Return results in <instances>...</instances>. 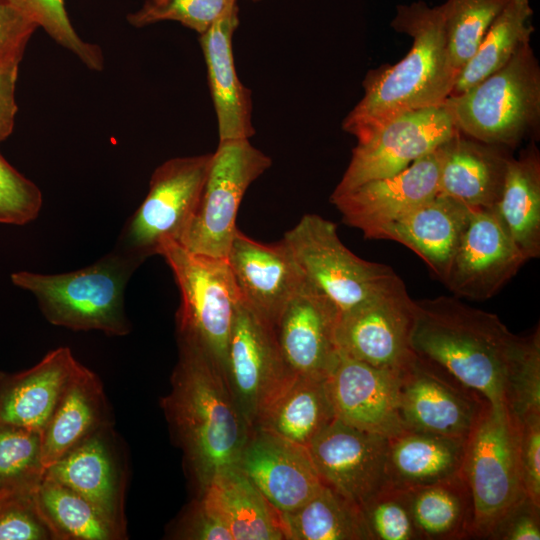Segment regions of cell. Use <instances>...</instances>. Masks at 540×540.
I'll use <instances>...</instances> for the list:
<instances>
[{
  "label": "cell",
  "instance_id": "cell-8",
  "mask_svg": "<svg viewBox=\"0 0 540 540\" xmlns=\"http://www.w3.org/2000/svg\"><path fill=\"white\" fill-rule=\"evenodd\" d=\"M213 153L171 158L151 175L148 193L124 225L118 252L140 265L169 241L181 242L206 181Z\"/></svg>",
  "mask_w": 540,
  "mask_h": 540
},
{
  "label": "cell",
  "instance_id": "cell-46",
  "mask_svg": "<svg viewBox=\"0 0 540 540\" xmlns=\"http://www.w3.org/2000/svg\"><path fill=\"white\" fill-rule=\"evenodd\" d=\"M173 537L186 540H233L228 528L199 497L178 520Z\"/></svg>",
  "mask_w": 540,
  "mask_h": 540
},
{
  "label": "cell",
  "instance_id": "cell-24",
  "mask_svg": "<svg viewBox=\"0 0 540 540\" xmlns=\"http://www.w3.org/2000/svg\"><path fill=\"white\" fill-rule=\"evenodd\" d=\"M79 362L68 347L48 352L35 366L0 375V425L42 435Z\"/></svg>",
  "mask_w": 540,
  "mask_h": 540
},
{
  "label": "cell",
  "instance_id": "cell-17",
  "mask_svg": "<svg viewBox=\"0 0 540 540\" xmlns=\"http://www.w3.org/2000/svg\"><path fill=\"white\" fill-rule=\"evenodd\" d=\"M441 146L399 173L332 193L330 201L347 225L374 239L383 227L439 193Z\"/></svg>",
  "mask_w": 540,
  "mask_h": 540
},
{
  "label": "cell",
  "instance_id": "cell-47",
  "mask_svg": "<svg viewBox=\"0 0 540 540\" xmlns=\"http://www.w3.org/2000/svg\"><path fill=\"white\" fill-rule=\"evenodd\" d=\"M38 27L16 8L0 0V64L22 56L27 43Z\"/></svg>",
  "mask_w": 540,
  "mask_h": 540
},
{
  "label": "cell",
  "instance_id": "cell-5",
  "mask_svg": "<svg viewBox=\"0 0 540 540\" xmlns=\"http://www.w3.org/2000/svg\"><path fill=\"white\" fill-rule=\"evenodd\" d=\"M456 129L478 141L514 148L540 122V67L529 44L503 67L444 102Z\"/></svg>",
  "mask_w": 540,
  "mask_h": 540
},
{
  "label": "cell",
  "instance_id": "cell-12",
  "mask_svg": "<svg viewBox=\"0 0 540 540\" xmlns=\"http://www.w3.org/2000/svg\"><path fill=\"white\" fill-rule=\"evenodd\" d=\"M457 131L444 104L398 114L357 140L333 193L394 175L431 153Z\"/></svg>",
  "mask_w": 540,
  "mask_h": 540
},
{
  "label": "cell",
  "instance_id": "cell-44",
  "mask_svg": "<svg viewBox=\"0 0 540 540\" xmlns=\"http://www.w3.org/2000/svg\"><path fill=\"white\" fill-rule=\"evenodd\" d=\"M518 420V449L524 492L540 506V411Z\"/></svg>",
  "mask_w": 540,
  "mask_h": 540
},
{
  "label": "cell",
  "instance_id": "cell-33",
  "mask_svg": "<svg viewBox=\"0 0 540 540\" xmlns=\"http://www.w3.org/2000/svg\"><path fill=\"white\" fill-rule=\"evenodd\" d=\"M280 520L286 540H373L362 508L325 483Z\"/></svg>",
  "mask_w": 540,
  "mask_h": 540
},
{
  "label": "cell",
  "instance_id": "cell-34",
  "mask_svg": "<svg viewBox=\"0 0 540 540\" xmlns=\"http://www.w3.org/2000/svg\"><path fill=\"white\" fill-rule=\"evenodd\" d=\"M529 0H509L494 19L476 52L457 74L450 96L457 95L503 67L534 32Z\"/></svg>",
  "mask_w": 540,
  "mask_h": 540
},
{
  "label": "cell",
  "instance_id": "cell-31",
  "mask_svg": "<svg viewBox=\"0 0 540 540\" xmlns=\"http://www.w3.org/2000/svg\"><path fill=\"white\" fill-rule=\"evenodd\" d=\"M335 419L327 379L296 376L255 428L307 447Z\"/></svg>",
  "mask_w": 540,
  "mask_h": 540
},
{
  "label": "cell",
  "instance_id": "cell-3",
  "mask_svg": "<svg viewBox=\"0 0 540 540\" xmlns=\"http://www.w3.org/2000/svg\"><path fill=\"white\" fill-rule=\"evenodd\" d=\"M521 340L496 314L455 296L414 300L412 351L493 406L506 407L507 376Z\"/></svg>",
  "mask_w": 540,
  "mask_h": 540
},
{
  "label": "cell",
  "instance_id": "cell-16",
  "mask_svg": "<svg viewBox=\"0 0 540 540\" xmlns=\"http://www.w3.org/2000/svg\"><path fill=\"white\" fill-rule=\"evenodd\" d=\"M388 441L336 418L306 448L322 481L362 508L388 484Z\"/></svg>",
  "mask_w": 540,
  "mask_h": 540
},
{
  "label": "cell",
  "instance_id": "cell-25",
  "mask_svg": "<svg viewBox=\"0 0 540 540\" xmlns=\"http://www.w3.org/2000/svg\"><path fill=\"white\" fill-rule=\"evenodd\" d=\"M441 148L439 193L470 208H494L511 158L506 148L478 141L458 130Z\"/></svg>",
  "mask_w": 540,
  "mask_h": 540
},
{
  "label": "cell",
  "instance_id": "cell-40",
  "mask_svg": "<svg viewBox=\"0 0 540 540\" xmlns=\"http://www.w3.org/2000/svg\"><path fill=\"white\" fill-rule=\"evenodd\" d=\"M505 404L517 419L540 411V331L522 337L511 363L506 383Z\"/></svg>",
  "mask_w": 540,
  "mask_h": 540
},
{
  "label": "cell",
  "instance_id": "cell-28",
  "mask_svg": "<svg viewBox=\"0 0 540 540\" xmlns=\"http://www.w3.org/2000/svg\"><path fill=\"white\" fill-rule=\"evenodd\" d=\"M198 497L233 540H285L280 514L237 465L216 473Z\"/></svg>",
  "mask_w": 540,
  "mask_h": 540
},
{
  "label": "cell",
  "instance_id": "cell-18",
  "mask_svg": "<svg viewBox=\"0 0 540 540\" xmlns=\"http://www.w3.org/2000/svg\"><path fill=\"white\" fill-rule=\"evenodd\" d=\"M340 311L307 281L288 302L274 325L289 371L300 377L327 379L339 361L336 329Z\"/></svg>",
  "mask_w": 540,
  "mask_h": 540
},
{
  "label": "cell",
  "instance_id": "cell-9",
  "mask_svg": "<svg viewBox=\"0 0 540 540\" xmlns=\"http://www.w3.org/2000/svg\"><path fill=\"white\" fill-rule=\"evenodd\" d=\"M305 280L328 297L340 314L378 292L398 275L385 264L366 261L340 240L337 226L306 214L283 237Z\"/></svg>",
  "mask_w": 540,
  "mask_h": 540
},
{
  "label": "cell",
  "instance_id": "cell-50",
  "mask_svg": "<svg viewBox=\"0 0 540 540\" xmlns=\"http://www.w3.org/2000/svg\"><path fill=\"white\" fill-rule=\"evenodd\" d=\"M251 1H261V0H251Z\"/></svg>",
  "mask_w": 540,
  "mask_h": 540
},
{
  "label": "cell",
  "instance_id": "cell-48",
  "mask_svg": "<svg viewBox=\"0 0 540 540\" xmlns=\"http://www.w3.org/2000/svg\"><path fill=\"white\" fill-rule=\"evenodd\" d=\"M22 56L0 64V143L13 132L18 106L15 98L19 64Z\"/></svg>",
  "mask_w": 540,
  "mask_h": 540
},
{
  "label": "cell",
  "instance_id": "cell-21",
  "mask_svg": "<svg viewBox=\"0 0 540 540\" xmlns=\"http://www.w3.org/2000/svg\"><path fill=\"white\" fill-rule=\"evenodd\" d=\"M336 418L391 438L405 430L398 408V372L340 355L327 378Z\"/></svg>",
  "mask_w": 540,
  "mask_h": 540
},
{
  "label": "cell",
  "instance_id": "cell-42",
  "mask_svg": "<svg viewBox=\"0 0 540 540\" xmlns=\"http://www.w3.org/2000/svg\"><path fill=\"white\" fill-rule=\"evenodd\" d=\"M43 203L38 186L0 154V223L24 225L37 218Z\"/></svg>",
  "mask_w": 540,
  "mask_h": 540
},
{
  "label": "cell",
  "instance_id": "cell-30",
  "mask_svg": "<svg viewBox=\"0 0 540 540\" xmlns=\"http://www.w3.org/2000/svg\"><path fill=\"white\" fill-rule=\"evenodd\" d=\"M494 210L523 256L527 260L539 257L540 154L533 142L518 158L509 159Z\"/></svg>",
  "mask_w": 540,
  "mask_h": 540
},
{
  "label": "cell",
  "instance_id": "cell-43",
  "mask_svg": "<svg viewBox=\"0 0 540 540\" xmlns=\"http://www.w3.org/2000/svg\"><path fill=\"white\" fill-rule=\"evenodd\" d=\"M34 492L14 494L0 505V540L54 539L36 506Z\"/></svg>",
  "mask_w": 540,
  "mask_h": 540
},
{
  "label": "cell",
  "instance_id": "cell-11",
  "mask_svg": "<svg viewBox=\"0 0 540 540\" xmlns=\"http://www.w3.org/2000/svg\"><path fill=\"white\" fill-rule=\"evenodd\" d=\"M225 377L251 430L296 377L283 360L274 327L242 299L228 341Z\"/></svg>",
  "mask_w": 540,
  "mask_h": 540
},
{
  "label": "cell",
  "instance_id": "cell-49",
  "mask_svg": "<svg viewBox=\"0 0 540 540\" xmlns=\"http://www.w3.org/2000/svg\"><path fill=\"white\" fill-rule=\"evenodd\" d=\"M17 493H26V492H16V491H2L0 492V505L8 499L10 496L17 494Z\"/></svg>",
  "mask_w": 540,
  "mask_h": 540
},
{
  "label": "cell",
  "instance_id": "cell-7",
  "mask_svg": "<svg viewBox=\"0 0 540 540\" xmlns=\"http://www.w3.org/2000/svg\"><path fill=\"white\" fill-rule=\"evenodd\" d=\"M518 434V420L507 407L488 402L467 436L462 473L473 500L472 538L485 539L495 521L526 496Z\"/></svg>",
  "mask_w": 540,
  "mask_h": 540
},
{
  "label": "cell",
  "instance_id": "cell-20",
  "mask_svg": "<svg viewBox=\"0 0 540 540\" xmlns=\"http://www.w3.org/2000/svg\"><path fill=\"white\" fill-rule=\"evenodd\" d=\"M226 259L241 299L273 327L288 302L306 284L283 239L266 244L237 230Z\"/></svg>",
  "mask_w": 540,
  "mask_h": 540
},
{
  "label": "cell",
  "instance_id": "cell-14",
  "mask_svg": "<svg viewBox=\"0 0 540 540\" xmlns=\"http://www.w3.org/2000/svg\"><path fill=\"white\" fill-rule=\"evenodd\" d=\"M397 372L398 408L405 430L467 437L488 403L415 353Z\"/></svg>",
  "mask_w": 540,
  "mask_h": 540
},
{
  "label": "cell",
  "instance_id": "cell-10",
  "mask_svg": "<svg viewBox=\"0 0 540 540\" xmlns=\"http://www.w3.org/2000/svg\"><path fill=\"white\" fill-rule=\"evenodd\" d=\"M271 164V158L249 139L219 141L180 244L195 253L226 259L238 230L236 216L243 196Z\"/></svg>",
  "mask_w": 540,
  "mask_h": 540
},
{
  "label": "cell",
  "instance_id": "cell-45",
  "mask_svg": "<svg viewBox=\"0 0 540 540\" xmlns=\"http://www.w3.org/2000/svg\"><path fill=\"white\" fill-rule=\"evenodd\" d=\"M539 511L540 506L524 496L495 521L485 539L539 540Z\"/></svg>",
  "mask_w": 540,
  "mask_h": 540
},
{
  "label": "cell",
  "instance_id": "cell-2",
  "mask_svg": "<svg viewBox=\"0 0 540 540\" xmlns=\"http://www.w3.org/2000/svg\"><path fill=\"white\" fill-rule=\"evenodd\" d=\"M391 26L413 43L397 63L367 72L364 95L342 122L343 130L357 140L398 114L444 104L457 77L440 5L430 7L423 1L398 5Z\"/></svg>",
  "mask_w": 540,
  "mask_h": 540
},
{
  "label": "cell",
  "instance_id": "cell-22",
  "mask_svg": "<svg viewBox=\"0 0 540 540\" xmlns=\"http://www.w3.org/2000/svg\"><path fill=\"white\" fill-rule=\"evenodd\" d=\"M238 13L237 2H234L199 37L217 116L219 141L249 139L255 134L251 120V91L240 81L234 64L232 39L239 25Z\"/></svg>",
  "mask_w": 540,
  "mask_h": 540
},
{
  "label": "cell",
  "instance_id": "cell-36",
  "mask_svg": "<svg viewBox=\"0 0 540 540\" xmlns=\"http://www.w3.org/2000/svg\"><path fill=\"white\" fill-rule=\"evenodd\" d=\"M509 0H446L440 5L447 46L457 74L476 52Z\"/></svg>",
  "mask_w": 540,
  "mask_h": 540
},
{
  "label": "cell",
  "instance_id": "cell-1",
  "mask_svg": "<svg viewBox=\"0 0 540 540\" xmlns=\"http://www.w3.org/2000/svg\"><path fill=\"white\" fill-rule=\"evenodd\" d=\"M178 345L162 407L199 496L216 473L237 465L251 429L219 365L194 345Z\"/></svg>",
  "mask_w": 540,
  "mask_h": 540
},
{
  "label": "cell",
  "instance_id": "cell-41",
  "mask_svg": "<svg viewBox=\"0 0 540 540\" xmlns=\"http://www.w3.org/2000/svg\"><path fill=\"white\" fill-rule=\"evenodd\" d=\"M234 2L237 0H146L140 9L127 15V21L137 28L176 21L201 35Z\"/></svg>",
  "mask_w": 540,
  "mask_h": 540
},
{
  "label": "cell",
  "instance_id": "cell-13",
  "mask_svg": "<svg viewBox=\"0 0 540 540\" xmlns=\"http://www.w3.org/2000/svg\"><path fill=\"white\" fill-rule=\"evenodd\" d=\"M414 299L397 276L372 296L339 316L336 340L342 356L398 370L414 352Z\"/></svg>",
  "mask_w": 540,
  "mask_h": 540
},
{
  "label": "cell",
  "instance_id": "cell-32",
  "mask_svg": "<svg viewBox=\"0 0 540 540\" xmlns=\"http://www.w3.org/2000/svg\"><path fill=\"white\" fill-rule=\"evenodd\" d=\"M409 490L421 540L472 538L473 500L462 470L451 477Z\"/></svg>",
  "mask_w": 540,
  "mask_h": 540
},
{
  "label": "cell",
  "instance_id": "cell-39",
  "mask_svg": "<svg viewBox=\"0 0 540 540\" xmlns=\"http://www.w3.org/2000/svg\"><path fill=\"white\" fill-rule=\"evenodd\" d=\"M362 511L373 540H421L409 489L387 484Z\"/></svg>",
  "mask_w": 540,
  "mask_h": 540
},
{
  "label": "cell",
  "instance_id": "cell-51",
  "mask_svg": "<svg viewBox=\"0 0 540 540\" xmlns=\"http://www.w3.org/2000/svg\"><path fill=\"white\" fill-rule=\"evenodd\" d=\"M0 375H1V373H0Z\"/></svg>",
  "mask_w": 540,
  "mask_h": 540
},
{
  "label": "cell",
  "instance_id": "cell-26",
  "mask_svg": "<svg viewBox=\"0 0 540 540\" xmlns=\"http://www.w3.org/2000/svg\"><path fill=\"white\" fill-rule=\"evenodd\" d=\"M106 400L100 379L78 364L42 433L45 470L106 425Z\"/></svg>",
  "mask_w": 540,
  "mask_h": 540
},
{
  "label": "cell",
  "instance_id": "cell-29",
  "mask_svg": "<svg viewBox=\"0 0 540 540\" xmlns=\"http://www.w3.org/2000/svg\"><path fill=\"white\" fill-rule=\"evenodd\" d=\"M466 439L415 430H404L389 438L388 484L410 489L459 473Z\"/></svg>",
  "mask_w": 540,
  "mask_h": 540
},
{
  "label": "cell",
  "instance_id": "cell-15",
  "mask_svg": "<svg viewBox=\"0 0 540 540\" xmlns=\"http://www.w3.org/2000/svg\"><path fill=\"white\" fill-rule=\"evenodd\" d=\"M527 261L494 208H471L443 284L457 298L486 300Z\"/></svg>",
  "mask_w": 540,
  "mask_h": 540
},
{
  "label": "cell",
  "instance_id": "cell-19",
  "mask_svg": "<svg viewBox=\"0 0 540 540\" xmlns=\"http://www.w3.org/2000/svg\"><path fill=\"white\" fill-rule=\"evenodd\" d=\"M237 466L279 514L292 512L324 485L308 450L262 429H252Z\"/></svg>",
  "mask_w": 540,
  "mask_h": 540
},
{
  "label": "cell",
  "instance_id": "cell-6",
  "mask_svg": "<svg viewBox=\"0 0 540 540\" xmlns=\"http://www.w3.org/2000/svg\"><path fill=\"white\" fill-rule=\"evenodd\" d=\"M171 269L180 292L176 315L178 341L194 345L225 374L228 341L241 299L227 259L164 243L158 254Z\"/></svg>",
  "mask_w": 540,
  "mask_h": 540
},
{
  "label": "cell",
  "instance_id": "cell-38",
  "mask_svg": "<svg viewBox=\"0 0 540 540\" xmlns=\"http://www.w3.org/2000/svg\"><path fill=\"white\" fill-rule=\"evenodd\" d=\"M37 27H41L60 46L72 52L87 68L104 67L101 48L84 41L72 26L64 0H4Z\"/></svg>",
  "mask_w": 540,
  "mask_h": 540
},
{
  "label": "cell",
  "instance_id": "cell-23",
  "mask_svg": "<svg viewBox=\"0 0 540 540\" xmlns=\"http://www.w3.org/2000/svg\"><path fill=\"white\" fill-rule=\"evenodd\" d=\"M471 208L438 193L383 227L374 239L398 242L416 253L442 283L467 225Z\"/></svg>",
  "mask_w": 540,
  "mask_h": 540
},
{
  "label": "cell",
  "instance_id": "cell-4",
  "mask_svg": "<svg viewBox=\"0 0 540 540\" xmlns=\"http://www.w3.org/2000/svg\"><path fill=\"white\" fill-rule=\"evenodd\" d=\"M138 262L113 249L95 263L61 274L19 271L12 283L36 298L53 325L74 331L98 330L107 335L130 332L124 293Z\"/></svg>",
  "mask_w": 540,
  "mask_h": 540
},
{
  "label": "cell",
  "instance_id": "cell-37",
  "mask_svg": "<svg viewBox=\"0 0 540 540\" xmlns=\"http://www.w3.org/2000/svg\"><path fill=\"white\" fill-rule=\"evenodd\" d=\"M45 472L42 435L20 427L0 425V492L35 491Z\"/></svg>",
  "mask_w": 540,
  "mask_h": 540
},
{
  "label": "cell",
  "instance_id": "cell-35",
  "mask_svg": "<svg viewBox=\"0 0 540 540\" xmlns=\"http://www.w3.org/2000/svg\"><path fill=\"white\" fill-rule=\"evenodd\" d=\"M36 506L54 539L113 540L124 531L85 498L44 474L34 492Z\"/></svg>",
  "mask_w": 540,
  "mask_h": 540
},
{
  "label": "cell",
  "instance_id": "cell-27",
  "mask_svg": "<svg viewBox=\"0 0 540 540\" xmlns=\"http://www.w3.org/2000/svg\"><path fill=\"white\" fill-rule=\"evenodd\" d=\"M46 474L85 498L124 531L121 480L103 428L66 453Z\"/></svg>",
  "mask_w": 540,
  "mask_h": 540
}]
</instances>
